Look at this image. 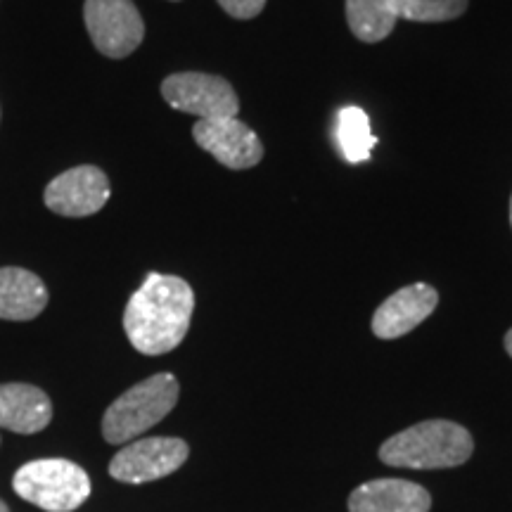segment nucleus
<instances>
[{"label":"nucleus","instance_id":"4468645a","mask_svg":"<svg viewBox=\"0 0 512 512\" xmlns=\"http://www.w3.org/2000/svg\"><path fill=\"white\" fill-rule=\"evenodd\" d=\"M394 0H347V22L363 43L384 41L396 27Z\"/></svg>","mask_w":512,"mask_h":512},{"label":"nucleus","instance_id":"20e7f679","mask_svg":"<svg viewBox=\"0 0 512 512\" xmlns=\"http://www.w3.org/2000/svg\"><path fill=\"white\" fill-rule=\"evenodd\" d=\"M17 496L46 512H72L91 496V477L72 460H31L12 479Z\"/></svg>","mask_w":512,"mask_h":512},{"label":"nucleus","instance_id":"ddd939ff","mask_svg":"<svg viewBox=\"0 0 512 512\" xmlns=\"http://www.w3.org/2000/svg\"><path fill=\"white\" fill-rule=\"evenodd\" d=\"M48 287L36 273L27 268H0V318L3 320H34L46 311Z\"/></svg>","mask_w":512,"mask_h":512},{"label":"nucleus","instance_id":"6e6552de","mask_svg":"<svg viewBox=\"0 0 512 512\" xmlns=\"http://www.w3.org/2000/svg\"><path fill=\"white\" fill-rule=\"evenodd\" d=\"M110 178L98 166H74L48 183L43 202L57 216H93L110 200Z\"/></svg>","mask_w":512,"mask_h":512},{"label":"nucleus","instance_id":"423d86ee","mask_svg":"<svg viewBox=\"0 0 512 512\" xmlns=\"http://www.w3.org/2000/svg\"><path fill=\"white\" fill-rule=\"evenodd\" d=\"M162 95L178 112L195 114L197 119L238 117L240 100L226 79L202 72H181L166 76Z\"/></svg>","mask_w":512,"mask_h":512},{"label":"nucleus","instance_id":"6ab92c4d","mask_svg":"<svg viewBox=\"0 0 512 512\" xmlns=\"http://www.w3.org/2000/svg\"><path fill=\"white\" fill-rule=\"evenodd\" d=\"M0 512H10V510H8V505H5L3 501H0Z\"/></svg>","mask_w":512,"mask_h":512},{"label":"nucleus","instance_id":"a211bd4d","mask_svg":"<svg viewBox=\"0 0 512 512\" xmlns=\"http://www.w3.org/2000/svg\"><path fill=\"white\" fill-rule=\"evenodd\" d=\"M505 349H508V354L512 356V330L505 335Z\"/></svg>","mask_w":512,"mask_h":512},{"label":"nucleus","instance_id":"9b49d317","mask_svg":"<svg viewBox=\"0 0 512 512\" xmlns=\"http://www.w3.org/2000/svg\"><path fill=\"white\" fill-rule=\"evenodd\" d=\"M53 420V403L43 389L24 382L0 384V430L36 434Z\"/></svg>","mask_w":512,"mask_h":512},{"label":"nucleus","instance_id":"9d476101","mask_svg":"<svg viewBox=\"0 0 512 512\" xmlns=\"http://www.w3.org/2000/svg\"><path fill=\"white\" fill-rule=\"evenodd\" d=\"M439 292L427 283H415L384 299L373 316V332L380 339H396L418 328L437 309Z\"/></svg>","mask_w":512,"mask_h":512},{"label":"nucleus","instance_id":"7ed1b4c3","mask_svg":"<svg viewBox=\"0 0 512 512\" xmlns=\"http://www.w3.org/2000/svg\"><path fill=\"white\" fill-rule=\"evenodd\" d=\"M178 394L181 387L171 373H157L138 382L105 411L102 437L107 444H128L174 411Z\"/></svg>","mask_w":512,"mask_h":512},{"label":"nucleus","instance_id":"0eeeda50","mask_svg":"<svg viewBox=\"0 0 512 512\" xmlns=\"http://www.w3.org/2000/svg\"><path fill=\"white\" fill-rule=\"evenodd\" d=\"M190 456V448L176 437L133 439L110 463V475L124 484H145L169 477Z\"/></svg>","mask_w":512,"mask_h":512},{"label":"nucleus","instance_id":"2eb2a0df","mask_svg":"<svg viewBox=\"0 0 512 512\" xmlns=\"http://www.w3.org/2000/svg\"><path fill=\"white\" fill-rule=\"evenodd\" d=\"M337 145L342 150V157L351 164L368 162L373 155V147L377 145V138L370 131V117L361 107H342L337 114Z\"/></svg>","mask_w":512,"mask_h":512},{"label":"nucleus","instance_id":"f257e3e1","mask_svg":"<svg viewBox=\"0 0 512 512\" xmlns=\"http://www.w3.org/2000/svg\"><path fill=\"white\" fill-rule=\"evenodd\" d=\"M195 292L178 275L150 273L124 311V330L133 349L145 356L174 351L190 330Z\"/></svg>","mask_w":512,"mask_h":512},{"label":"nucleus","instance_id":"f3484780","mask_svg":"<svg viewBox=\"0 0 512 512\" xmlns=\"http://www.w3.org/2000/svg\"><path fill=\"white\" fill-rule=\"evenodd\" d=\"M219 5L235 19H252L261 15L266 8V0H219Z\"/></svg>","mask_w":512,"mask_h":512},{"label":"nucleus","instance_id":"aec40b11","mask_svg":"<svg viewBox=\"0 0 512 512\" xmlns=\"http://www.w3.org/2000/svg\"><path fill=\"white\" fill-rule=\"evenodd\" d=\"M510 223H512V200H510Z\"/></svg>","mask_w":512,"mask_h":512},{"label":"nucleus","instance_id":"f8f14e48","mask_svg":"<svg viewBox=\"0 0 512 512\" xmlns=\"http://www.w3.org/2000/svg\"><path fill=\"white\" fill-rule=\"evenodd\" d=\"M432 496L408 479H373L349 496L351 512H430Z\"/></svg>","mask_w":512,"mask_h":512},{"label":"nucleus","instance_id":"f03ea898","mask_svg":"<svg viewBox=\"0 0 512 512\" xmlns=\"http://www.w3.org/2000/svg\"><path fill=\"white\" fill-rule=\"evenodd\" d=\"M472 451L475 441L458 422L425 420L384 441L380 460L408 470H441L467 463Z\"/></svg>","mask_w":512,"mask_h":512},{"label":"nucleus","instance_id":"1a4fd4ad","mask_svg":"<svg viewBox=\"0 0 512 512\" xmlns=\"http://www.w3.org/2000/svg\"><path fill=\"white\" fill-rule=\"evenodd\" d=\"M192 138L216 162L233 171L252 169L264 157V145L238 117L200 119L192 126Z\"/></svg>","mask_w":512,"mask_h":512},{"label":"nucleus","instance_id":"39448f33","mask_svg":"<svg viewBox=\"0 0 512 512\" xmlns=\"http://www.w3.org/2000/svg\"><path fill=\"white\" fill-rule=\"evenodd\" d=\"M83 22L95 50L112 60H124L145 38V22L133 0H86Z\"/></svg>","mask_w":512,"mask_h":512},{"label":"nucleus","instance_id":"dca6fc26","mask_svg":"<svg viewBox=\"0 0 512 512\" xmlns=\"http://www.w3.org/2000/svg\"><path fill=\"white\" fill-rule=\"evenodd\" d=\"M396 17L408 22H448L467 10V0H394Z\"/></svg>","mask_w":512,"mask_h":512}]
</instances>
